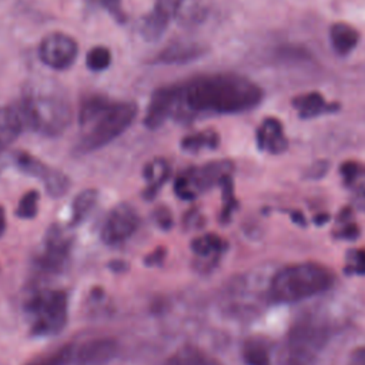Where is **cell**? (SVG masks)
<instances>
[{"label": "cell", "mask_w": 365, "mask_h": 365, "mask_svg": "<svg viewBox=\"0 0 365 365\" xmlns=\"http://www.w3.org/2000/svg\"><path fill=\"white\" fill-rule=\"evenodd\" d=\"M341 173L344 175L345 184L354 187L359 205L365 208V170L355 163H346L342 165Z\"/></svg>", "instance_id": "cell-26"}, {"label": "cell", "mask_w": 365, "mask_h": 365, "mask_svg": "<svg viewBox=\"0 0 365 365\" xmlns=\"http://www.w3.org/2000/svg\"><path fill=\"white\" fill-rule=\"evenodd\" d=\"M231 170L232 164L227 160L207 163L201 167H191L175 178V194L184 200H192L208 187H212L217 182L221 184L230 177Z\"/></svg>", "instance_id": "cell-7"}, {"label": "cell", "mask_w": 365, "mask_h": 365, "mask_svg": "<svg viewBox=\"0 0 365 365\" xmlns=\"http://www.w3.org/2000/svg\"><path fill=\"white\" fill-rule=\"evenodd\" d=\"M26 130L17 106L0 107V147L6 148Z\"/></svg>", "instance_id": "cell-19"}, {"label": "cell", "mask_w": 365, "mask_h": 365, "mask_svg": "<svg viewBox=\"0 0 365 365\" xmlns=\"http://www.w3.org/2000/svg\"><path fill=\"white\" fill-rule=\"evenodd\" d=\"M177 106V84L158 87L153 91L145 115L144 124L150 130L160 128L170 117L174 115Z\"/></svg>", "instance_id": "cell-13"}, {"label": "cell", "mask_w": 365, "mask_h": 365, "mask_svg": "<svg viewBox=\"0 0 365 365\" xmlns=\"http://www.w3.org/2000/svg\"><path fill=\"white\" fill-rule=\"evenodd\" d=\"M345 272L349 275L365 274V248H354L348 251L345 258Z\"/></svg>", "instance_id": "cell-30"}, {"label": "cell", "mask_w": 365, "mask_h": 365, "mask_svg": "<svg viewBox=\"0 0 365 365\" xmlns=\"http://www.w3.org/2000/svg\"><path fill=\"white\" fill-rule=\"evenodd\" d=\"M24 128L47 135L63 134L73 121V108L63 88L54 83H27L16 104Z\"/></svg>", "instance_id": "cell-3"}, {"label": "cell", "mask_w": 365, "mask_h": 365, "mask_svg": "<svg viewBox=\"0 0 365 365\" xmlns=\"http://www.w3.org/2000/svg\"><path fill=\"white\" fill-rule=\"evenodd\" d=\"M185 0H155L153 10L145 14L140 24V33L147 41H157L168 29L170 21L178 14Z\"/></svg>", "instance_id": "cell-12"}, {"label": "cell", "mask_w": 365, "mask_h": 365, "mask_svg": "<svg viewBox=\"0 0 365 365\" xmlns=\"http://www.w3.org/2000/svg\"><path fill=\"white\" fill-rule=\"evenodd\" d=\"M351 212L348 210H345L344 212H341L336 224H335V230L334 234L342 240H352L358 237V225L355 224V221L351 218L349 215Z\"/></svg>", "instance_id": "cell-28"}, {"label": "cell", "mask_w": 365, "mask_h": 365, "mask_svg": "<svg viewBox=\"0 0 365 365\" xmlns=\"http://www.w3.org/2000/svg\"><path fill=\"white\" fill-rule=\"evenodd\" d=\"M26 312L33 335H56L67 324V294L63 289H40L27 299Z\"/></svg>", "instance_id": "cell-6"}, {"label": "cell", "mask_w": 365, "mask_h": 365, "mask_svg": "<svg viewBox=\"0 0 365 365\" xmlns=\"http://www.w3.org/2000/svg\"><path fill=\"white\" fill-rule=\"evenodd\" d=\"M225 248V241L214 232L200 235L191 241V251L201 262H205L207 267H212L220 259Z\"/></svg>", "instance_id": "cell-17"}, {"label": "cell", "mask_w": 365, "mask_h": 365, "mask_svg": "<svg viewBox=\"0 0 365 365\" xmlns=\"http://www.w3.org/2000/svg\"><path fill=\"white\" fill-rule=\"evenodd\" d=\"M331 43L338 54H348L358 43V31L346 23H335L331 27Z\"/></svg>", "instance_id": "cell-21"}, {"label": "cell", "mask_w": 365, "mask_h": 365, "mask_svg": "<svg viewBox=\"0 0 365 365\" xmlns=\"http://www.w3.org/2000/svg\"><path fill=\"white\" fill-rule=\"evenodd\" d=\"M98 191L94 188H86L80 191L71 202V224H80L84 221L97 204Z\"/></svg>", "instance_id": "cell-24"}, {"label": "cell", "mask_w": 365, "mask_h": 365, "mask_svg": "<svg viewBox=\"0 0 365 365\" xmlns=\"http://www.w3.org/2000/svg\"><path fill=\"white\" fill-rule=\"evenodd\" d=\"M170 173H171V165L165 158L155 157L150 160L143 168V177L145 180L144 195L147 198L154 197L168 180Z\"/></svg>", "instance_id": "cell-18"}, {"label": "cell", "mask_w": 365, "mask_h": 365, "mask_svg": "<svg viewBox=\"0 0 365 365\" xmlns=\"http://www.w3.org/2000/svg\"><path fill=\"white\" fill-rule=\"evenodd\" d=\"M205 53V48L198 43L191 41H173L163 50H160L151 60L153 64H185L200 58Z\"/></svg>", "instance_id": "cell-14"}, {"label": "cell", "mask_w": 365, "mask_h": 365, "mask_svg": "<svg viewBox=\"0 0 365 365\" xmlns=\"http://www.w3.org/2000/svg\"><path fill=\"white\" fill-rule=\"evenodd\" d=\"M331 338V327L314 315L298 318L288 329L282 349V365H317Z\"/></svg>", "instance_id": "cell-5"}, {"label": "cell", "mask_w": 365, "mask_h": 365, "mask_svg": "<svg viewBox=\"0 0 365 365\" xmlns=\"http://www.w3.org/2000/svg\"><path fill=\"white\" fill-rule=\"evenodd\" d=\"M4 231H6V212L3 207H0V237L3 235Z\"/></svg>", "instance_id": "cell-34"}, {"label": "cell", "mask_w": 365, "mask_h": 365, "mask_svg": "<svg viewBox=\"0 0 365 365\" xmlns=\"http://www.w3.org/2000/svg\"><path fill=\"white\" fill-rule=\"evenodd\" d=\"M1 150H3V148H1V147H0V151H1Z\"/></svg>", "instance_id": "cell-35"}, {"label": "cell", "mask_w": 365, "mask_h": 365, "mask_svg": "<svg viewBox=\"0 0 365 365\" xmlns=\"http://www.w3.org/2000/svg\"><path fill=\"white\" fill-rule=\"evenodd\" d=\"M118 349V344L113 338H94L84 342L76 354L77 361L81 365H96L114 356Z\"/></svg>", "instance_id": "cell-16"}, {"label": "cell", "mask_w": 365, "mask_h": 365, "mask_svg": "<svg viewBox=\"0 0 365 365\" xmlns=\"http://www.w3.org/2000/svg\"><path fill=\"white\" fill-rule=\"evenodd\" d=\"M220 144V135L214 130H202L185 135L181 140V147L185 151L197 153L201 150H212Z\"/></svg>", "instance_id": "cell-25"}, {"label": "cell", "mask_w": 365, "mask_h": 365, "mask_svg": "<svg viewBox=\"0 0 365 365\" xmlns=\"http://www.w3.org/2000/svg\"><path fill=\"white\" fill-rule=\"evenodd\" d=\"M140 225L137 210L128 202L117 204L106 217L100 231L101 241L107 245H118L127 241Z\"/></svg>", "instance_id": "cell-9"}, {"label": "cell", "mask_w": 365, "mask_h": 365, "mask_svg": "<svg viewBox=\"0 0 365 365\" xmlns=\"http://www.w3.org/2000/svg\"><path fill=\"white\" fill-rule=\"evenodd\" d=\"M111 64V51L106 46L93 47L86 57V66L91 71H104Z\"/></svg>", "instance_id": "cell-27"}, {"label": "cell", "mask_w": 365, "mask_h": 365, "mask_svg": "<svg viewBox=\"0 0 365 365\" xmlns=\"http://www.w3.org/2000/svg\"><path fill=\"white\" fill-rule=\"evenodd\" d=\"M14 160L17 167L29 175H33L41 180L46 191L51 197H61L67 192L70 187V180L61 171L47 165L41 160L33 157L29 153L19 151L14 154Z\"/></svg>", "instance_id": "cell-10"}, {"label": "cell", "mask_w": 365, "mask_h": 365, "mask_svg": "<svg viewBox=\"0 0 365 365\" xmlns=\"http://www.w3.org/2000/svg\"><path fill=\"white\" fill-rule=\"evenodd\" d=\"M138 107L134 101H115L104 94L84 97L78 108V124L83 130L76 150L96 151L120 137L135 120Z\"/></svg>", "instance_id": "cell-2"}, {"label": "cell", "mask_w": 365, "mask_h": 365, "mask_svg": "<svg viewBox=\"0 0 365 365\" xmlns=\"http://www.w3.org/2000/svg\"><path fill=\"white\" fill-rule=\"evenodd\" d=\"M74 354V349L71 345H64L54 351L53 354H48L47 356H43L41 359H36L29 365H68Z\"/></svg>", "instance_id": "cell-29"}, {"label": "cell", "mask_w": 365, "mask_h": 365, "mask_svg": "<svg viewBox=\"0 0 365 365\" xmlns=\"http://www.w3.org/2000/svg\"><path fill=\"white\" fill-rule=\"evenodd\" d=\"M164 365H222L205 352L194 346H184L175 351Z\"/></svg>", "instance_id": "cell-23"}, {"label": "cell", "mask_w": 365, "mask_h": 365, "mask_svg": "<svg viewBox=\"0 0 365 365\" xmlns=\"http://www.w3.org/2000/svg\"><path fill=\"white\" fill-rule=\"evenodd\" d=\"M110 16L118 23L124 24L127 21V13L123 7L121 0H96Z\"/></svg>", "instance_id": "cell-32"}, {"label": "cell", "mask_w": 365, "mask_h": 365, "mask_svg": "<svg viewBox=\"0 0 365 365\" xmlns=\"http://www.w3.org/2000/svg\"><path fill=\"white\" fill-rule=\"evenodd\" d=\"M257 144L259 150L269 154H279L287 150L288 141L282 124L272 117L265 118L257 130Z\"/></svg>", "instance_id": "cell-15"}, {"label": "cell", "mask_w": 365, "mask_h": 365, "mask_svg": "<svg viewBox=\"0 0 365 365\" xmlns=\"http://www.w3.org/2000/svg\"><path fill=\"white\" fill-rule=\"evenodd\" d=\"M335 282L334 271L317 261L279 268L268 285V298L277 304H294L328 291Z\"/></svg>", "instance_id": "cell-4"}, {"label": "cell", "mask_w": 365, "mask_h": 365, "mask_svg": "<svg viewBox=\"0 0 365 365\" xmlns=\"http://www.w3.org/2000/svg\"><path fill=\"white\" fill-rule=\"evenodd\" d=\"M241 355L247 365H271L268 345L261 338H247L242 344Z\"/></svg>", "instance_id": "cell-22"}, {"label": "cell", "mask_w": 365, "mask_h": 365, "mask_svg": "<svg viewBox=\"0 0 365 365\" xmlns=\"http://www.w3.org/2000/svg\"><path fill=\"white\" fill-rule=\"evenodd\" d=\"M346 365H365V345L356 346L351 352Z\"/></svg>", "instance_id": "cell-33"}, {"label": "cell", "mask_w": 365, "mask_h": 365, "mask_svg": "<svg viewBox=\"0 0 365 365\" xmlns=\"http://www.w3.org/2000/svg\"><path fill=\"white\" fill-rule=\"evenodd\" d=\"M38 210V192L36 190L27 191L19 201L16 215L20 218H33Z\"/></svg>", "instance_id": "cell-31"}, {"label": "cell", "mask_w": 365, "mask_h": 365, "mask_svg": "<svg viewBox=\"0 0 365 365\" xmlns=\"http://www.w3.org/2000/svg\"><path fill=\"white\" fill-rule=\"evenodd\" d=\"M71 250V240L58 225H51L44 241V250L38 258L40 269L46 272H60L68 258Z\"/></svg>", "instance_id": "cell-11"}, {"label": "cell", "mask_w": 365, "mask_h": 365, "mask_svg": "<svg viewBox=\"0 0 365 365\" xmlns=\"http://www.w3.org/2000/svg\"><path fill=\"white\" fill-rule=\"evenodd\" d=\"M292 106L302 118H312L324 113L334 111L339 107L338 104H329L319 93L315 91L295 97L292 100Z\"/></svg>", "instance_id": "cell-20"}, {"label": "cell", "mask_w": 365, "mask_h": 365, "mask_svg": "<svg viewBox=\"0 0 365 365\" xmlns=\"http://www.w3.org/2000/svg\"><path fill=\"white\" fill-rule=\"evenodd\" d=\"M37 53L44 66L63 71L74 64L78 56V44L71 36L61 31H53L40 40Z\"/></svg>", "instance_id": "cell-8"}, {"label": "cell", "mask_w": 365, "mask_h": 365, "mask_svg": "<svg viewBox=\"0 0 365 365\" xmlns=\"http://www.w3.org/2000/svg\"><path fill=\"white\" fill-rule=\"evenodd\" d=\"M262 98V90L251 80L231 73L194 77L177 84L175 118L200 114H237L254 108Z\"/></svg>", "instance_id": "cell-1"}]
</instances>
